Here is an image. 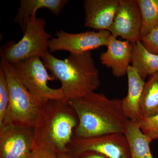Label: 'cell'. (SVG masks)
Masks as SVG:
<instances>
[{
  "mask_svg": "<svg viewBox=\"0 0 158 158\" xmlns=\"http://www.w3.org/2000/svg\"><path fill=\"white\" fill-rule=\"evenodd\" d=\"M124 135L128 142L131 158H154L150 147L152 141L142 132L137 122L129 120Z\"/></svg>",
  "mask_w": 158,
  "mask_h": 158,
  "instance_id": "16",
  "label": "cell"
},
{
  "mask_svg": "<svg viewBox=\"0 0 158 158\" xmlns=\"http://www.w3.org/2000/svg\"><path fill=\"white\" fill-rule=\"evenodd\" d=\"M106 47V51L100 56L102 64L111 69L113 75L117 77L127 75L131 63L132 43L118 40L111 35Z\"/></svg>",
  "mask_w": 158,
  "mask_h": 158,
  "instance_id": "11",
  "label": "cell"
},
{
  "mask_svg": "<svg viewBox=\"0 0 158 158\" xmlns=\"http://www.w3.org/2000/svg\"><path fill=\"white\" fill-rule=\"evenodd\" d=\"M120 0H86L84 3L85 26L101 31H110Z\"/></svg>",
  "mask_w": 158,
  "mask_h": 158,
  "instance_id": "12",
  "label": "cell"
},
{
  "mask_svg": "<svg viewBox=\"0 0 158 158\" xmlns=\"http://www.w3.org/2000/svg\"><path fill=\"white\" fill-rule=\"evenodd\" d=\"M141 18L137 0H120L110 32L131 43L141 41Z\"/></svg>",
  "mask_w": 158,
  "mask_h": 158,
  "instance_id": "10",
  "label": "cell"
},
{
  "mask_svg": "<svg viewBox=\"0 0 158 158\" xmlns=\"http://www.w3.org/2000/svg\"><path fill=\"white\" fill-rule=\"evenodd\" d=\"M56 152L45 145L33 146L28 158H58Z\"/></svg>",
  "mask_w": 158,
  "mask_h": 158,
  "instance_id": "21",
  "label": "cell"
},
{
  "mask_svg": "<svg viewBox=\"0 0 158 158\" xmlns=\"http://www.w3.org/2000/svg\"><path fill=\"white\" fill-rule=\"evenodd\" d=\"M9 91V103L2 125L34 127L40 106L28 90L23 85L11 65L1 60Z\"/></svg>",
  "mask_w": 158,
  "mask_h": 158,
  "instance_id": "4",
  "label": "cell"
},
{
  "mask_svg": "<svg viewBox=\"0 0 158 158\" xmlns=\"http://www.w3.org/2000/svg\"><path fill=\"white\" fill-rule=\"evenodd\" d=\"M69 148L71 154L93 151L109 158H131L127 138L123 134L114 133L90 138L74 136Z\"/></svg>",
  "mask_w": 158,
  "mask_h": 158,
  "instance_id": "7",
  "label": "cell"
},
{
  "mask_svg": "<svg viewBox=\"0 0 158 158\" xmlns=\"http://www.w3.org/2000/svg\"><path fill=\"white\" fill-rule=\"evenodd\" d=\"M140 110L142 118L150 117L158 112V72L150 76L145 83Z\"/></svg>",
  "mask_w": 158,
  "mask_h": 158,
  "instance_id": "17",
  "label": "cell"
},
{
  "mask_svg": "<svg viewBox=\"0 0 158 158\" xmlns=\"http://www.w3.org/2000/svg\"><path fill=\"white\" fill-rule=\"evenodd\" d=\"M67 102L78 118L75 137L90 138L114 133L124 135L129 119L125 114L121 99H111L104 94L94 92Z\"/></svg>",
  "mask_w": 158,
  "mask_h": 158,
  "instance_id": "1",
  "label": "cell"
},
{
  "mask_svg": "<svg viewBox=\"0 0 158 158\" xmlns=\"http://www.w3.org/2000/svg\"><path fill=\"white\" fill-rule=\"evenodd\" d=\"M46 23L42 18L31 19L22 39L17 43L11 41L4 46L1 60L12 64L31 57L42 59L49 52L48 42L52 38L45 31Z\"/></svg>",
  "mask_w": 158,
  "mask_h": 158,
  "instance_id": "6",
  "label": "cell"
},
{
  "mask_svg": "<svg viewBox=\"0 0 158 158\" xmlns=\"http://www.w3.org/2000/svg\"><path fill=\"white\" fill-rule=\"evenodd\" d=\"M131 63L143 80L158 72V55L147 50L141 41L132 44Z\"/></svg>",
  "mask_w": 158,
  "mask_h": 158,
  "instance_id": "15",
  "label": "cell"
},
{
  "mask_svg": "<svg viewBox=\"0 0 158 158\" xmlns=\"http://www.w3.org/2000/svg\"><path fill=\"white\" fill-rule=\"evenodd\" d=\"M34 140L33 127L3 126L0 127V158H28Z\"/></svg>",
  "mask_w": 158,
  "mask_h": 158,
  "instance_id": "9",
  "label": "cell"
},
{
  "mask_svg": "<svg viewBox=\"0 0 158 158\" xmlns=\"http://www.w3.org/2000/svg\"><path fill=\"white\" fill-rule=\"evenodd\" d=\"M10 64L40 107L52 100L64 101L63 92L60 88L54 89L49 86L48 81L56 79L49 74L41 58L31 57Z\"/></svg>",
  "mask_w": 158,
  "mask_h": 158,
  "instance_id": "5",
  "label": "cell"
},
{
  "mask_svg": "<svg viewBox=\"0 0 158 158\" xmlns=\"http://www.w3.org/2000/svg\"><path fill=\"white\" fill-rule=\"evenodd\" d=\"M137 122L142 132L151 141L158 139V112L155 115L142 118Z\"/></svg>",
  "mask_w": 158,
  "mask_h": 158,
  "instance_id": "20",
  "label": "cell"
},
{
  "mask_svg": "<svg viewBox=\"0 0 158 158\" xmlns=\"http://www.w3.org/2000/svg\"><path fill=\"white\" fill-rule=\"evenodd\" d=\"M141 42L147 50L158 55V28L153 30L150 34L142 38Z\"/></svg>",
  "mask_w": 158,
  "mask_h": 158,
  "instance_id": "22",
  "label": "cell"
},
{
  "mask_svg": "<svg viewBox=\"0 0 158 158\" xmlns=\"http://www.w3.org/2000/svg\"><path fill=\"white\" fill-rule=\"evenodd\" d=\"M9 103V91L5 72L0 67V127L2 125Z\"/></svg>",
  "mask_w": 158,
  "mask_h": 158,
  "instance_id": "19",
  "label": "cell"
},
{
  "mask_svg": "<svg viewBox=\"0 0 158 158\" xmlns=\"http://www.w3.org/2000/svg\"><path fill=\"white\" fill-rule=\"evenodd\" d=\"M111 35L108 31H89L77 34L61 31L57 32V37L50 40L49 50L51 53L59 51H67L70 54L83 53L107 46Z\"/></svg>",
  "mask_w": 158,
  "mask_h": 158,
  "instance_id": "8",
  "label": "cell"
},
{
  "mask_svg": "<svg viewBox=\"0 0 158 158\" xmlns=\"http://www.w3.org/2000/svg\"><path fill=\"white\" fill-rule=\"evenodd\" d=\"M78 124L76 113L68 102L49 101L40 107L33 146L45 145L58 154L69 152V146Z\"/></svg>",
  "mask_w": 158,
  "mask_h": 158,
  "instance_id": "3",
  "label": "cell"
},
{
  "mask_svg": "<svg viewBox=\"0 0 158 158\" xmlns=\"http://www.w3.org/2000/svg\"><path fill=\"white\" fill-rule=\"evenodd\" d=\"M141 18V39L158 28V0H137Z\"/></svg>",
  "mask_w": 158,
  "mask_h": 158,
  "instance_id": "18",
  "label": "cell"
},
{
  "mask_svg": "<svg viewBox=\"0 0 158 158\" xmlns=\"http://www.w3.org/2000/svg\"><path fill=\"white\" fill-rule=\"evenodd\" d=\"M58 158H73L70 153H59L58 154Z\"/></svg>",
  "mask_w": 158,
  "mask_h": 158,
  "instance_id": "24",
  "label": "cell"
},
{
  "mask_svg": "<svg viewBox=\"0 0 158 158\" xmlns=\"http://www.w3.org/2000/svg\"><path fill=\"white\" fill-rule=\"evenodd\" d=\"M42 59L52 75L61 82L64 101L94 92L101 85L99 72L91 52L70 54L63 60L49 52Z\"/></svg>",
  "mask_w": 158,
  "mask_h": 158,
  "instance_id": "2",
  "label": "cell"
},
{
  "mask_svg": "<svg viewBox=\"0 0 158 158\" xmlns=\"http://www.w3.org/2000/svg\"><path fill=\"white\" fill-rule=\"evenodd\" d=\"M20 5L15 21L18 24L23 32L25 31L29 21L36 17L38 9H45L56 16L59 15L69 1L67 0H20Z\"/></svg>",
  "mask_w": 158,
  "mask_h": 158,
  "instance_id": "14",
  "label": "cell"
},
{
  "mask_svg": "<svg viewBox=\"0 0 158 158\" xmlns=\"http://www.w3.org/2000/svg\"><path fill=\"white\" fill-rule=\"evenodd\" d=\"M71 155L73 158H109L102 154L93 151L83 152Z\"/></svg>",
  "mask_w": 158,
  "mask_h": 158,
  "instance_id": "23",
  "label": "cell"
},
{
  "mask_svg": "<svg viewBox=\"0 0 158 158\" xmlns=\"http://www.w3.org/2000/svg\"><path fill=\"white\" fill-rule=\"evenodd\" d=\"M128 92L122 100L125 114L128 119L138 122L142 118L140 103L145 82L131 65L128 70Z\"/></svg>",
  "mask_w": 158,
  "mask_h": 158,
  "instance_id": "13",
  "label": "cell"
}]
</instances>
